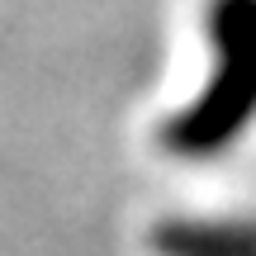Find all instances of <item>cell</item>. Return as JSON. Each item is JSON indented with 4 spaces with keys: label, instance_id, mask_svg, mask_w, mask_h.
I'll return each mask as SVG.
<instances>
[{
    "label": "cell",
    "instance_id": "cell-1",
    "mask_svg": "<svg viewBox=\"0 0 256 256\" xmlns=\"http://www.w3.org/2000/svg\"><path fill=\"white\" fill-rule=\"evenodd\" d=\"M209 38L218 52L209 90L166 124V147L185 156L228 147L256 114V0H214Z\"/></svg>",
    "mask_w": 256,
    "mask_h": 256
}]
</instances>
